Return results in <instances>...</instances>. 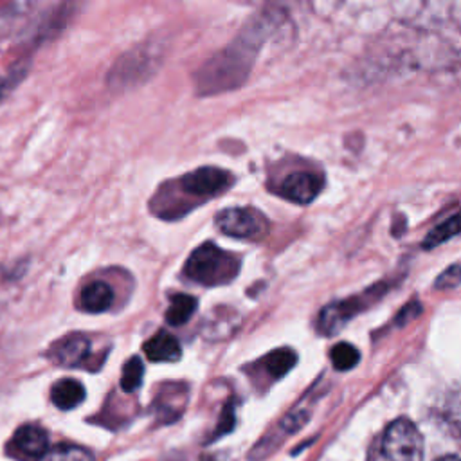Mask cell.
<instances>
[{"label": "cell", "instance_id": "obj_8", "mask_svg": "<svg viewBox=\"0 0 461 461\" xmlns=\"http://www.w3.org/2000/svg\"><path fill=\"white\" fill-rule=\"evenodd\" d=\"M380 295V286L371 288L369 292H366L364 295H357V297H349L346 301L340 303H333L330 306H326L321 315H319V331L324 335H333L335 331H339L355 313H358L360 310H364L369 304V299L378 297Z\"/></svg>", "mask_w": 461, "mask_h": 461}, {"label": "cell", "instance_id": "obj_13", "mask_svg": "<svg viewBox=\"0 0 461 461\" xmlns=\"http://www.w3.org/2000/svg\"><path fill=\"white\" fill-rule=\"evenodd\" d=\"M113 304V290L104 281H90L79 292V308L88 313H103Z\"/></svg>", "mask_w": 461, "mask_h": 461}, {"label": "cell", "instance_id": "obj_4", "mask_svg": "<svg viewBox=\"0 0 461 461\" xmlns=\"http://www.w3.org/2000/svg\"><path fill=\"white\" fill-rule=\"evenodd\" d=\"M158 65V50L148 43L133 47L121 54L106 74V86L113 94L135 88L146 81Z\"/></svg>", "mask_w": 461, "mask_h": 461}, {"label": "cell", "instance_id": "obj_22", "mask_svg": "<svg viewBox=\"0 0 461 461\" xmlns=\"http://www.w3.org/2000/svg\"><path fill=\"white\" fill-rule=\"evenodd\" d=\"M459 285H461V265H450L434 281V288L438 290H452Z\"/></svg>", "mask_w": 461, "mask_h": 461}, {"label": "cell", "instance_id": "obj_1", "mask_svg": "<svg viewBox=\"0 0 461 461\" xmlns=\"http://www.w3.org/2000/svg\"><path fill=\"white\" fill-rule=\"evenodd\" d=\"M232 175L225 169L203 166L189 171L175 182L164 184L149 202L151 211L164 220H176L196 205L218 196L230 187Z\"/></svg>", "mask_w": 461, "mask_h": 461}, {"label": "cell", "instance_id": "obj_23", "mask_svg": "<svg viewBox=\"0 0 461 461\" xmlns=\"http://www.w3.org/2000/svg\"><path fill=\"white\" fill-rule=\"evenodd\" d=\"M445 418L452 425V429H456L461 434V389L456 391L448 398L447 409H445Z\"/></svg>", "mask_w": 461, "mask_h": 461}, {"label": "cell", "instance_id": "obj_17", "mask_svg": "<svg viewBox=\"0 0 461 461\" xmlns=\"http://www.w3.org/2000/svg\"><path fill=\"white\" fill-rule=\"evenodd\" d=\"M459 232H461V214H454V216H450L448 220H445V221H441L439 225H436V227L427 234V238H425V241H423V247H425V249H434V247L445 243L447 240L454 238V236L459 234Z\"/></svg>", "mask_w": 461, "mask_h": 461}, {"label": "cell", "instance_id": "obj_24", "mask_svg": "<svg viewBox=\"0 0 461 461\" xmlns=\"http://www.w3.org/2000/svg\"><path fill=\"white\" fill-rule=\"evenodd\" d=\"M232 427H234V409H232V405H227V407L223 409V412H221V420H220V423H218V427H216L214 438H220L221 434L230 432Z\"/></svg>", "mask_w": 461, "mask_h": 461}, {"label": "cell", "instance_id": "obj_11", "mask_svg": "<svg viewBox=\"0 0 461 461\" xmlns=\"http://www.w3.org/2000/svg\"><path fill=\"white\" fill-rule=\"evenodd\" d=\"M83 4L85 0H61L59 5L49 13L45 22H41L38 31L34 32V47L56 38L74 20Z\"/></svg>", "mask_w": 461, "mask_h": 461}, {"label": "cell", "instance_id": "obj_16", "mask_svg": "<svg viewBox=\"0 0 461 461\" xmlns=\"http://www.w3.org/2000/svg\"><path fill=\"white\" fill-rule=\"evenodd\" d=\"M196 306H198V303H196V299L193 295H187V294H175V295H171L169 306L166 310L167 324H171V326L185 324L193 317Z\"/></svg>", "mask_w": 461, "mask_h": 461}, {"label": "cell", "instance_id": "obj_2", "mask_svg": "<svg viewBox=\"0 0 461 461\" xmlns=\"http://www.w3.org/2000/svg\"><path fill=\"white\" fill-rule=\"evenodd\" d=\"M256 25H250L249 34H241L230 47L212 56L196 74V88L200 94H216L220 90L240 85L252 65V50H258L261 38Z\"/></svg>", "mask_w": 461, "mask_h": 461}, {"label": "cell", "instance_id": "obj_21", "mask_svg": "<svg viewBox=\"0 0 461 461\" xmlns=\"http://www.w3.org/2000/svg\"><path fill=\"white\" fill-rule=\"evenodd\" d=\"M27 72H29V61H23V63H16L5 74H0V103L25 79Z\"/></svg>", "mask_w": 461, "mask_h": 461}, {"label": "cell", "instance_id": "obj_3", "mask_svg": "<svg viewBox=\"0 0 461 461\" xmlns=\"http://www.w3.org/2000/svg\"><path fill=\"white\" fill-rule=\"evenodd\" d=\"M240 272V259L229 250L205 241L196 247L184 265V276L203 286L230 283Z\"/></svg>", "mask_w": 461, "mask_h": 461}, {"label": "cell", "instance_id": "obj_12", "mask_svg": "<svg viewBox=\"0 0 461 461\" xmlns=\"http://www.w3.org/2000/svg\"><path fill=\"white\" fill-rule=\"evenodd\" d=\"M142 351L151 362H176L182 357V348L176 337L162 330L144 342Z\"/></svg>", "mask_w": 461, "mask_h": 461}, {"label": "cell", "instance_id": "obj_10", "mask_svg": "<svg viewBox=\"0 0 461 461\" xmlns=\"http://www.w3.org/2000/svg\"><path fill=\"white\" fill-rule=\"evenodd\" d=\"M322 185H324V180L319 173L295 171L281 180L277 193L290 202L310 203L317 198Z\"/></svg>", "mask_w": 461, "mask_h": 461}, {"label": "cell", "instance_id": "obj_5", "mask_svg": "<svg viewBox=\"0 0 461 461\" xmlns=\"http://www.w3.org/2000/svg\"><path fill=\"white\" fill-rule=\"evenodd\" d=\"M380 457L384 461H423V438L418 427L407 418L391 421L380 439Z\"/></svg>", "mask_w": 461, "mask_h": 461}, {"label": "cell", "instance_id": "obj_7", "mask_svg": "<svg viewBox=\"0 0 461 461\" xmlns=\"http://www.w3.org/2000/svg\"><path fill=\"white\" fill-rule=\"evenodd\" d=\"M49 448L47 430L34 423L18 427L5 445L7 456L16 461H40Z\"/></svg>", "mask_w": 461, "mask_h": 461}, {"label": "cell", "instance_id": "obj_25", "mask_svg": "<svg viewBox=\"0 0 461 461\" xmlns=\"http://www.w3.org/2000/svg\"><path fill=\"white\" fill-rule=\"evenodd\" d=\"M436 461H461V457H457V456H443V457H439Z\"/></svg>", "mask_w": 461, "mask_h": 461}, {"label": "cell", "instance_id": "obj_9", "mask_svg": "<svg viewBox=\"0 0 461 461\" xmlns=\"http://www.w3.org/2000/svg\"><path fill=\"white\" fill-rule=\"evenodd\" d=\"M90 351V340L86 335L68 333L49 348L47 358L61 367H81L86 366Z\"/></svg>", "mask_w": 461, "mask_h": 461}, {"label": "cell", "instance_id": "obj_6", "mask_svg": "<svg viewBox=\"0 0 461 461\" xmlns=\"http://www.w3.org/2000/svg\"><path fill=\"white\" fill-rule=\"evenodd\" d=\"M218 229L240 240H261L268 232V220L254 207H229L216 214Z\"/></svg>", "mask_w": 461, "mask_h": 461}, {"label": "cell", "instance_id": "obj_18", "mask_svg": "<svg viewBox=\"0 0 461 461\" xmlns=\"http://www.w3.org/2000/svg\"><path fill=\"white\" fill-rule=\"evenodd\" d=\"M330 358L337 371H349L358 364L360 351L349 342H339L331 348Z\"/></svg>", "mask_w": 461, "mask_h": 461}, {"label": "cell", "instance_id": "obj_14", "mask_svg": "<svg viewBox=\"0 0 461 461\" xmlns=\"http://www.w3.org/2000/svg\"><path fill=\"white\" fill-rule=\"evenodd\" d=\"M85 396V385L76 378H61L50 387V402L61 411H70L81 405Z\"/></svg>", "mask_w": 461, "mask_h": 461}, {"label": "cell", "instance_id": "obj_20", "mask_svg": "<svg viewBox=\"0 0 461 461\" xmlns=\"http://www.w3.org/2000/svg\"><path fill=\"white\" fill-rule=\"evenodd\" d=\"M144 380V364L139 357H131L126 360V364L122 366V373H121V389L124 393H133L135 389L140 387Z\"/></svg>", "mask_w": 461, "mask_h": 461}, {"label": "cell", "instance_id": "obj_19", "mask_svg": "<svg viewBox=\"0 0 461 461\" xmlns=\"http://www.w3.org/2000/svg\"><path fill=\"white\" fill-rule=\"evenodd\" d=\"M40 461H94L90 450L77 445H58L49 448Z\"/></svg>", "mask_w": 461, "mask_h": 461}, {"label": "cell", "instance_id": "obj_15", "mask_svg": "<svg viewBox=\"0 0 461 461\" xmlns=\"http://www.w3.org/2000/svg\"><path fill=\"white\" fill-rule=\"evenodd\" d=\"M297 362V355L294 349L290 348H279L270 351L267 357L261 358V367L265 373H268L270 378L277 380L281 376H285Z\"/></svg>", "mask_w": 461, "mask_h": 461}]
</instances>
